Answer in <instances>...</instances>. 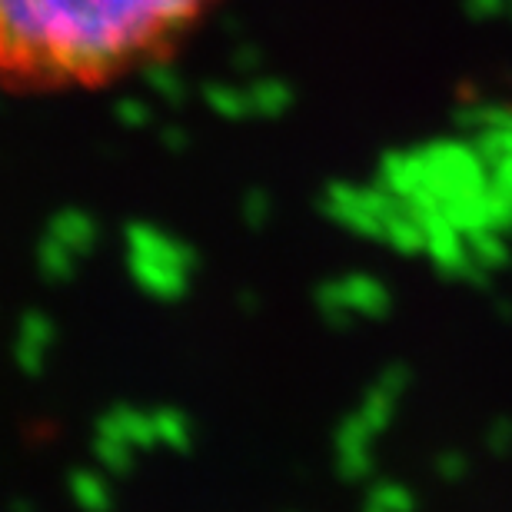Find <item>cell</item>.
Here are the masks:
<instances>
[{
    "instance_id": "cell-1",
    "label": "cell",
    "mask_w": 512,
    "mask_h": 512,
    "mask_svg": "<svg viewBox=\"0 0 512 512\" xmlns=\"http://www.w3.org/2000/svg\"><path fill=\"white\" fill-rule=\"evenodd\" d=\"M223 0H0V94H100L177 57Z\"/></svg>"
}]
</instances>
